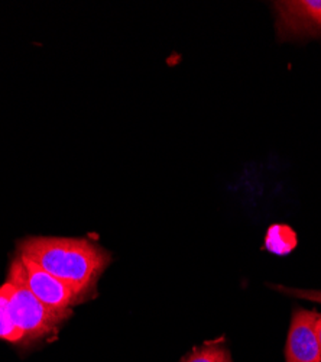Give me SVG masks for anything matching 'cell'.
<instances>
[{
	"instance_id": "cell-1",
	"label": "cell",
	"mask_w": 321,
	"mask_h": 362,
	"mask_svg": "<svg viewBox=\"0 0 321 362\" xmlns=\"http://www.w3.org/2000/svg\"><path fill=\"white\" fill-rule=\"evenodd\" d=\"M18 254L66 283L83 301L95 297L99 279L111 262L110 252L87 238H28L19 243Z\"/></svg>"
},
{
	"instance_id": "cell-2",
	"label": "cell",
	"mask_w": 321,
	"mask_h": 362,
	"mask_svg": "<svg viewBox=\"0 0 321 362\" xmlns=\"http://www.w3.org/2000/svg\"><path fill=\"white\" fill-rule=\"evenodd\" d=\"M9 312L13 323L22 332L26 341H37L56 330L63 320L70 317L71 312L54 310L44 305L22 284L6 280Z\"/></svg>"
},
{
	"instance_id": "cell-3",
	"label": "cell",
	"mask_w": 321,
	"mask_h": 362,
	"mask_svg": "<svg viewBox=\"0 0 321 362\" xmlns=\"http://www.w3.org/2000/svg\"><path fill=\"white\" fill-rule=\"evenodd\" d=\"M8 281L22 284L44 305L54 310L71 312L83 300L61 280H58L38 264L23 255H16L9 267Z\"/></svg>"
},
{
	"instance_id": "cell-4",
	"label": "cell",
	"mask_w": 321,
	"mask_h": 362,
	"mask_svg": "<svg viewBox=\"0 0 321 362\" xmlns=\"http://www.w3.org/2000/svg\"><path fill=\"white\" fill-rule=\"evenodd\" d=\"M272 6L281 42L321 38V0H285Z\"/></svg>"
},
{
	"instance_id": "cell-5",
	"label": "cell",
	"mask_w": 321,
	"mask_h": 362,
	"mask_svg": "<svg viewBox=\"0 0 321 362\" xmlns=\"http://www.w3.org/2000/svg\"><path fill=\"white\" fill-rule=\"evenodd\" d=\"M315 309L294 308L285 344V362H321V349L315 334Z\"/></svg>"
},
{
	"instance_id": "cell-6",
	"label": "cell",
	"mask_w": 321,
	"mask_h": 362,
	"mask_svg": "<svg viewBox=\"0 0 321 362\" xmlns=\"http://www.w3.org/2000/svg\"><path fill=\"white\" fill-rule=\"evenodd\" d=\"M297 247L298 235L289 225L272 223L268 226L262 250L277 257H288L297 250Z\"/></svg>"
},
{
	"instance_id": "cell-7",
	"label": "cell",
	"mask_w": 321,
	"mask_h": 362,
	"mask_svg": "<svg viewBox=\"0 0 321 362\" xmlns=\"http://www.w3.org/2000/svg\"><path fill=\"white\" fill-rule=\"evenodd\" d=\"M0 339L11 344L25 342L22 332L16 327L9 312V298L6 284L0 286Z\"/></svg>"
},
{
	"instance_id": "cell-8",
	"label": "cell",
	"mask_w": 321,
	"mask_h": 362,
	"mask_svg": "<svg viewBox=\"0 0 321 362\" xmlns=\"http://www.w3.org/2000/svg\"><path fill=\"white\" fill-rule=\"evenodd\" d=\"M181 362H233L230 352L219 344L206 345L194 349Z\"/></svg>"
},
{
	"instance_id": "cell-9",
	"label": "cell",
	"mask_w": 321,
	"mask_h": 362,
	"mask_svg": "<svg viewBox=\"0 0 321 362\" xmlns=\"http://www.w3.org/2000/svg\"><path fill=\"white\" fill-rule=\"evenodd\" d=\"M269 288L279 291L281 294L289 296V297H296V298H303L313 301V303L321 305V290H305V288H294V287H286L282 284H268Z\"/></svg>"
},
{
	"instance_id": "cell-10",
	"label": "cell",
	"mask_w": 321,
	"mask_h": 362,
	"mask_svg": "<svg viewBox=\"0 0 321 362\" xmlns=\"http://www.w3.org/2000/svg\"><path fill=\"white\" fill-rule=\"evenodd\" d=\"M315 334H317V339L320 344V349H321V315L318 313L317 320H315Z\"/></svg>"
}]
</instances>
